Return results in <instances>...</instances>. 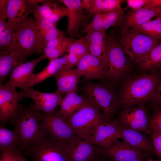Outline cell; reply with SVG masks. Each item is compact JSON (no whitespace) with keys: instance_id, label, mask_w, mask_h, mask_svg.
<instances>
[{"instance_id":"cell-1","label":"cell","mask_w":161,"mask_h":161,"mask_svg":"<svg viewBox=\"0 0 161 161\" xmlns=\"http://www.w3.org/2000/svg\"><path fill=\"white\" fill-rule=\"evenodd\" d=\"M9 122L18 134V150L21 152L40 139L50 136L45 125L39 120L33 102L26 106L19 103L17 113Z\"/></svg>"},{"instance_id":"cell-2","label":"cell","mask_w":161,"mask_h":161,"mask_svg":"<svg viewBox=\"0 0 161 161\" xmlns=\"http://www.w3.org/2000/svg\"><path fill=\"white\" fill-rule=\"evenodd\" d=\"M160 79L157 73H151L134 75L126 79L119 92L120 106L129 107L151 100Z\"/></svg>"},{"instance_id":"cell-3","label":"cell","mask_w":161,"mask_h":161,"mask_svg":"<svg viewBox=\"0 0 161 161\" xmlns=\"http://www.w3.org/2000/svg\"><path fill=\"white\" fill-rule=\"evenodd\" d=\"M65 120L77 136L83 138L89 137L99 125L108 122L99 109L87 99L76 112Z\"/></svg>"},{"instance_id":"cell-4","label":"cell","mask_w":161,"mask_h":161,"mask_svg":"<svg viewBox=\"0 0 161 161\" xmlns=\"http://www.w3.org/2000/svg\"><path fill=\"white\" fill-rule=\"evenodd\" d=\"M83 89L85 97L99 109L108 122L114 120L120 106L119 92L106 85L92 83L85 85Z\"/></svg>"},{"instance_id":"cell-5","label":"cell","mask_w":161,"mask_h":161,"mask_svg":"<svg viewBox=\"0 0 161 161\" xmlns=\"http://www.w3.org/2000/svg\"><path fill=\"white\" fill-rule=\"evenodd\" d=\"M120 32L121 47L137 64L161 41L132 28L121 29Z\"/></svg>"},{"instance_id":"cell-6","label":"cell","mask_w":161,"mask_h":161,"mask_svg":"<svg viewBox=\"0 0 161 161\" xmlns=\"http://www.w3.org/2000/svg\"><path fill=\"white\" fill-rule=\"evenodd\" d=\"M23 151L32 161H70L68 145L50 136L40 139Z\"/></svg>"},{"instance_id":"cell-7","label":"cell","mask_w":161,"mask_h":161,"mask_svg":"<svg viewBox=\"0 0 161 161\" xmlns=\"http://www.w3.org/2000/svg\"><path fill=\"white\" fill-rule=\"evenodd\" d=\"M34 18L29 17L26 21L15 32L7 51L19 53L27 59L33 54L42 53L39 48L33 27Z\"/></svg>"},{"instance_id":"cell-8","label":"cell","mask_w":161,"mask_h":161,"mask_svg":"<svg viewBox=\"0 0 161 161\" xmlns=\"http://www.w3.org/2000/svg\"><path fill=\"white\" fill-rule=\"evenodd\" d=\"M106 44L109 66L105 78L113 80L120 79L129 70L130 63L115 35H106Z\"/></svg>"},{"instance_id":"cell-9","label":"cell","mask_w":161,"mask_h":161,"mask_svg":"<svg viewBox=\"0 0 161 161\" xmlns=\"http://www.w3.org/2000/svg\"><path fill=\"white\" fill-rule=\"evenodd\" d=\"M37 114L39 120L45 125L50 137L54 140L68 145L77 136L61 116L59 111L55 110L45 113L37 111Z\"/></svg>"},{"instance_id":"cell-10","label":"cell","mask_w":161,"mask_h":161,"mask_svg":"<svg viewBox=\"0 0 161 161\" xmlns=\"http://www.w3.org/2000/svg\"><path fill=\"white\" fill-rule=\"evenodd\" d=\"M118 123L126 127L150 134L149 118L144 104L123 108L118 113Z\"/></svg>"},{"instance_id":"cell-11","label":"cell","mask_w":161,"mask_h":161,"mask_svg":"<svg viewBox=\"0 0 161 161\" xmlns=\"http://www.w3.org/2000/svg\"><path fill=\"white\" fill-rule=\"evenodd\" d=\"M19 100L30 98L34 102L35 110L45 113L53 112L61 106L64 97L54 92L44 93L31 88H28L18 92Z\"/></svg>"},{"instance_id":"cell-12","label":"cell","mask_w":161,"mask_h":161,"mask_svg":"<svg viewBox=\"0 0 161 161\" xmlns=\"http://www.w3.org/2000/svg\"><path fill=\"white\" fill-rule=\"evenodd\" d=\"M33 0H9L7 9L8 25L13 33L16 32L28 19L37 6Z\"/></svg>"},{"instance_id":"cell-13","label":"cell","mask_w":161,"mask_h":161,"mask_svg":"<svg viewBox=\"0 0 161 161\" xmlns=\"http://www.w3.org/2000/svg\"><path fill=\"white\" fill-rule=\"evenodd\" d=\"M6 83L0 85V122L4 126L17 113L19 107L18 92Z\"/></svg>"},{"instance_id":"cell-14","label":"cell","mask_w":161,"mask_h":161,"mask_svg":"<svg viewBox=\"0 0 161 161\" xmlns=\"http://www.w3.org/2000/svg\"><path fill=\"white\" fill-rule=\"evenodd\" d=\"M68 145L70 161H93L102 155L103 149L86 138L77 136Z\"/></svg>"},{"instance_id":"cell-15","label":"cell","mask_w":161,"mask_h":161,"mask_svg":"<svg viewBox=\"0 0 161 161\" xmlns=\"http://www.w3.org/2000/svg\"><path fill=\"white\" fill-rule=\"evenodd\" d=\"M86 138L103 149L108 148L119 138H122L117 120L99 125L93 133Z\"/></svg>"},{"instance_id":"cell-16","label":"cell","mask_w":161,"mask_h":161,"mask_svg":"<svg viewBox=\"0 0 161 161\" xmlns=\"http://www.w3.org/2000/svg\"><path fill=\"white\" fill-rule=\"evenodd\" d=\"M67 7L69 13L68 17L67 32L70 37L79 36L80 29L87 25V16L83 13L84 9L82 0H62Z\"/></svg>"},{"instance_id":"cell-17","label":"cell","mask_w":161,"mask_h":161,"mask_svg":"<svg viewBox=\"0 0 161 161\" xmlns=\"http://www.w3.org/2000/svg\"><path fill=\"white\" fill-rule=\"evenodd\" d=\"M143 151L134 148L124 140H118L109 148L102 149V155L112 161H131L145 157Z\"/></svg>"},{"instance_id":"cell-18","label":"cell","mask_w":161,"mask_h":161,"mask_svg":"<svg viewBox=\"0 0 161 161\" xmlns=\"http://www.w3.org/2000/svg\"><path fill=\"white\" fill-rule=\"evenodd\" d=\"M41 59L40 57L32 59L15 67L9 74V79L6 83L21 90L28 88L34 74V70Z\"/></svg>"},{"instance_id":"cell-19","label":"cell","mask_w":161,"mask_h":161,"mask_svg":"<svg viewBox=\"0 0 161 161\" xmlns=\"http://www.w3.org/2000/svg\"><path fill=\"white\" fill-rule=\"evenodd\" d=\"M105 32H93L86 33L83 37L88 46L89 53L97 58L107 71L109 62Z\"/></svg>"},{"instance_id":"cell-20","label":"cell","mask_w":161,"mask_h":161,"mask_svg":"<svg viewBox=\"0 0 161 161\" xmlns=\"http://www.w3.org/2000/svg\"><path fill=\"white\" fill-rule=\"evenodd\" d=\"M54 76L57 85L54 92L62 96L73 91H76L81 75L76 68L62 69Z\"/></svg>"},{"instance_id":"cell-21","label":"cell","mask_w":161,"mask_h":161,"mask_svg":"<svg viewBox=\"0 0 161 161\" xmlns=\"http://www.w3.org/2000/svg\"><path fill=\"white\" fill-rule=\"evenodd\" d=\"M77 66L81 76H84L88 80L106 77V71L100 61L89 53L82 58Z\"/></svg>"},{"instance_id":"cell-22","label":"cell","mask_w":161,"mask_h":161,"mask_svg":"<svg viewBox=\"0 0 161 161\" xmlns=\"http://www.w3.org/2000/svg\"><path fill=\"white\" fill-rule=\"evenodd\" d=\"M161 12V7L147 6L136 10L131 9L125 16L124 24L121 29H129L141 25L151 20L152 18L157 17Z\"/></svg>"},{"instance_id":"cell-23","label":"cell","mask_w":161,"mask_h":161,"mask_svg":"<svg viewBox=\"0 0 161 161\" xmlns=\"http://www.w3.org/2000/svg\"><path fill=\"white\" fill-rule=\"evenodd\" d=\"M118 124L122 138L130 146L143 152L149 153L155 152L152 145L141 132Z\"/></svg>"},{"instance_id":"cell-24","label":"cell","mask_w":161,"mask_h":161,"mask_svg":"<svg viewBox=\"0 0 161 161\" xmlns=\"http://www.w3.org/2000/svg\"><path fill=\"white\" fill-rule=\"evenodd\" d=\"M33 13L34 18L45 19L57 23L61 18L67 16L69 10L67 7L47 2L35 6Z\"/></svg>"},{"instance_id":"cell-25","label":"cell","mask_w":161,"mask_h":161,"mask_svg":"<svg viewBox=\"0 0 161 161\" xmlns=\"http://www.w3.org/2000/svg\"><path fill=\"white\" fill-rule=\"evenodd\" d=\"M27 59L16 52L7 51L0 52V85H3L11 71L16 66L24 63Z\"/></svg>"},{"instance_id":"cell-26","label":"cell","mask_w":161,"mask_h":161,"mask_svg":"<svg viewBox=\"0 0 161 161\" xmlns=\"http://www.w3.org/2000/svg\"><path fill=\"white\" fill-rule=\"evenodd\" d=\"M67 62L66 55L60 58L50 61L47 65L38 73L34 74L28 88H31L43 82L46 79L55 75L62 69Z\"/></svg>"},{"instance_id":"cell-27","label":"cell","mask_w":161,"mask_h":161,"mask_svg":"<svg viewBox=\"0 0 161 161\" xmlns=\"http://www.w3.org/2000/svg\"><path fill=\"white\" fill-rule=\"evenodd\" d=\"M86 98L78 94L76 91L67 93L64 97L59 111L62 117L66 119L76 112L82 106Z\"/></svg>"},{"instance_id":"cell-28","label":"cell","mask_w":161,"mask_h":161,"mask_svg":"<svg viewBox=\"0 0 161 161\" xmlns=\"http://www.w3.org/2000/svg\"><path fill=\"white\" fill-rule=\"evenodd\" d=\"M137 65L138 69L143 72L156 73L157 71L161 69V41Z\"/></svg>"},{"instance_id":"cell-29","label":"cell","mask_w":161,"mask_h":161,"mask_svg":"<svg viewBox=\"0 0 161 161\" xmlns=\"http://www.w3.org/2000/svg\"><path fill=\"white\" fill-rule=\"evenodd\" d=\"M19 139L15 129L11 130L0 127V150L1 152L11 150L16 152L18 149Z\"/></svg>"},{"instance_id":"cell-30","label":"cell","mask_w":161,"mask_h":161,"mask_svg":"<svg viewBox=\"0 0 161 161\" xmlns=\"http://www.w3.org/2000/svg\"><path fill=\"white\" fill-rule=\"evenodd\" d=\"M57 23L45 19L34 18L33 27L36 41L39 49L43 52L45 35L49 29L56 26Z\"/></svg>"},{"instance_id":"cell-31","label":"cell","mask_w":161,"mask_h":161,"mask_svg":"<svg viewBox=\"0 0 161 161\" xmlns=\"http://www.w3.org/2000/svg\"><path fill=\"white\" fill-rule=\"evenodd\" d=\"M131 28L161 41V17H157L154 20Z\"/></svg>"},{"instance_id":"cell-32","label":"cell","mask_w":161,"mask_h":161,"mask_svg":"<svg viewBox=\"0 0 161 161\" xmlns=\"http://www.w3.org/2000/svg\"><path fill=\"white\" fill-rule=\"evenodd\" d=\"M123 0H93L91 10L88 16L98 13H107L116 9L121 8Z\"/></svg>"},{"instance_id":"cell-33","label":"cell","mask_w":161,"mask_h":161,"mask_svg":"<svg viewBox=\"0 0 161 161\" xmlns=\"http://www.w3.org/2000/svg\"><path fill=\"white\" fill-rule=\"evenodd\" d=\"M7 13H0V51H6L12 40L13 32L7 22Z\"/></svg>"},{"instance_id":"cell-34","label":"cell","mask_w":161,"mask_h":161,"mask_svg":"<svg viewBox=\"0 0 161 161\" xmlns=\"http://www.w3.org/2000/svg\"><path fill=\"white\" fill-rule=\"evenodd\" d=\"M74 39L73 37L67 38L63 43L55 48L45 47L43 49V54L40 57L41 60L47 58L50 61L58 58L66 52L70 44Z\"/></svg>"},{"instance_id":"cell-35","label":"cell","mask_w":161,"mask_h":161,"mask_svg":"<svg viewBox=\"0 0 161 161\" xmlns=\"http://www.w3.org/2000/svg\"><path fill=\"white\" fill-rule=\"evenodd\" d=\"M125 16L121 8H119L106 13L105 18L103 29L106 30L112 27H117L123 25Z\"/></svg>"},{"instance_id":"cell-36","label":"cell","mask_w":161,"mask_h":161,"mask_svg":"<svg viewBox=\"0 0 161 161\" xmlns=\"http://www.w3.org/2000/svg\"><path fill=\"white\" fill-rule=\"evenodd\" d=\"M66 52L82 58L89 53L88 44L83 36L78 39H74L71 43Z\"/></svg>"},{"instance_id":"cell-37","label":"cell","mask_w":161,"mask_h":161,"mask_svg":"<svg viewBox=\"0 0 161 161\" xmlns=\"http://www.w3.org/2000/svg\"><path fill=\"white\" fill-rule=\"evenodd\" d=\"M106 13H98L95 14L92 21L88 24L81 32L87 33L93 32H105L103 29V24Z\"/></svg>"},{"instance_id":"cell-38","label":"cell","mask_w":161,"mask_h":161,"mask_svg":"<svg viewBox=\"0 0 161 161\" xmlns=\"http://www.w3.org/2000/svg\"><path fill=\"white\" fill-rule=\"evenodd\" d=\"M150 133L161 134V105L157 107L149 118Z\"/></svg>"},{"instance_id":"cell-39","label":"cell","mask_w":161,"mask_h":161,"mask_svg":"<svg viewBox=\"0 0 161 161\" xmlns=\"http://www.w3.org/2000/svg\"><path fill=\"white\" fill-rule=\"evenodd\" d=\"M66 36L64 32L57 29L56 27L51 28L47 31L45 38L44 45L47 42L57 38Z\"/></svg>"},{"instance_id":"cell-40","label":"cell","mask_w":161,"mask_h":161,"mask_svg":"<svg viewBox=\"0 0 161 161\" xmlns=\"http://www.w3.org/2000/svg\"><path fill=\"white\" fill-rule=\"evenodd\" d=\"M155 153L161 160V134H150Z\"/></svg>"},{"instance_id":"cell-41","label":"cell","mask_w":161,"mask_h":161,"mask_svg":"<svg viewBox=\"0 0 161 161\" xmlns=\"http://www.w3.org/2000/svg\"><path fill=\"white\" fill-rule=\"evenodd\" d=\"M151 0H126L127 6L131 9L136 10L148 5Z\"/></svg>"},{"instance_id":"cell-42","label":"cell","mask_w":161,"mask_h":161,"mask_svg":"<svg viewBox=\"0 0 161 161\" xmlns=\"http://www.w3.org/2000/svg\"><path fill=\"white\" fill-rule=\"evenodd\" d=\"M0 161H19L16 152L7 150L2 152Z\"/></svg>"},{"instance_id":"cell-43","label":"cell","mask_w":161,"mask_h":161,"mask_svg":"<svg viewBox=\"0 0 161 161\" xmlns=\"http://www.w3.org/2000/svg\"><path fill=\"white\" fill-rule=\"evenodd\" d=\"M151 101L152 105L154 106H158L161 104V78L160 79L156 92Z\"/></svg>"},{"instance_id":"cell-44","label":"cell","mask_w":161,"mask_h":161,"mask_svg":"<svg viewBox=\"0 0 161 161\" xmlns=\"http://www.w3.org/2000/svg\"><path fill=\"white\" fill-rule=\"evenodd\" d=\"M66 36L61 37L47 43L45 47L55 48L63 43L67 39Z\"/></svg>"},{"instance_id":"cell-45","label":"cell","mask_w":161,"mask_h":161,"mask_svg":"<svg viewBox=\"0 0 161 161\" xmlns=\"http://www.w3.org/2000/svg\"><path fill=\"white\" fill-rule=\"evenodd\" d=\"M82 2L84 8L86 10V13H88L92 9L93 0H83Z\"/></svg>"},{"instance_id":"cell-46","label":"cell","mask_w":161,"mask_h":161,"mask_svg":"<svg viewBox=\"0 0 161 161\" xmlns=\"http://www.w3.org/2000/svg\"><path fill=\"white\" fill-rule=\"evenodd\" d=\"M147 6L152 7H161V0H151Z\"/></svg>"},{"instance_id":"cell-47","label":"cell","mask_w":161,"mask_h":161,"mask_svg":"<svg viewBox=\"0 0 161 161\" xmlns=\"http://www.w3.org/2000/svg\"><path fill=\"white\" fill-rule=\"evenodd\" d=\"M16 152L18 156L19 161H28L22 154L21 152L17 150Z\"/></svg>"},{"instance_id":"cell-48","label":"cell","mask_w":161,"mask_h":161,"mask_svg":"<svg viewBox=\"0 0 161 161\" xmlns=\"http://www.w3.org/2000/svg\"><path fill=\"white\" fill-rule=\"evenodd\" d=\"M101 155L95 161H109V160L106 159V158H105V156H104L103 155V157H101Z\"/></svg>"},{"instance_id":"cell-49","label":"cell","mask_w":161,"mask_h":161,"mask_svg":"<svg viewBox=\"0 0 161 161\" xmlns=\"http://www.w3.org/2000/svg\"><path fill=\"white\" fill-rule=\"evenodd\" d=\"M146 161H161V160L159 159L158 160H154L151 158H149Z\"/></svg>"},{"instance_id":"cell-50","label":"cell","mask_w":161,"mask_h":161,"mask_svg":"<svg viewBox=\"0 0 161 161\" xmlns=\"http://www.w3.org/2000/svg\"><path fill=\"white\" fill-rule=\"evenodd\" d=\"M143 159H137L131 161H143Z\"/></svg>"},{"instance_id":"cell-51","label":"cell","mask_w":161,"mask_h":161,"mask_svg":"<svg viewBox=\"0 0 161 161\" xmlns=\"http://www.w3.org/2000/svg\"><path fill=\"white\" fill-rule=\"evenodd\" d=\"M157 17H161V12Z\"/></svg>"},{"instance_id":"cell-52","label":"cell","mask_w":161,"mask_h":161,"mask_svg":"<svg viewBox=\"0 0 161 161\" xmlns=\"http://www.w3.org/2000/svg\"></svg>"}]
</instances>
